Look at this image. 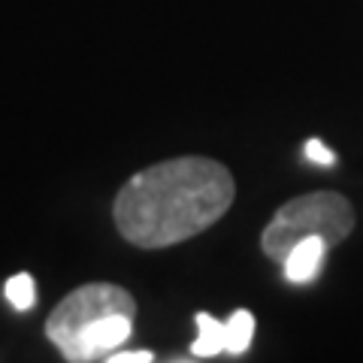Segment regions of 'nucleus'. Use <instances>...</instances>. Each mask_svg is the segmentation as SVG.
Instances as JSON below:
<instances>
[{
	"label": "nucleus",
	"mask_w": 363,
	"mask_h": 363,
	"mask_svg": "<svg viewBox=\"0 0 363 363\" xmlns=\"http://www.w3.org/2000/svg\"><path fill=\"white\" fill-rule=\"evenodd\" d=\"M230 169L212 157H173L136 173L118 191V233L140 248H167L203 233L233 206Z\"/></svg>",
	"instance_id": "1"
},
{
	"label": "nucleus",
	"mask_w": 363,
	"mask_h": 363,
	"mask_svg": "<svg viewBox=\"0 0 363 363\" xmlns=\"http://www.w3.org/2000/svg\"><path fill=\"white\" fill-rule=\"evenodd\" d=\"M191 351H194L197 357H212V354H218V351H224V324L215 321L212 315L200 312L197 315V339H194V345H191Z\"/></svg>",
	"instance_id": "5"
},
{
	"label": "nucleus",
	"mask_w": 363,
	"mask_h": 363,
	"mask_svg": "<svg viewBox=\"0 0 363 363\" xmlns=\"http://www.w3.org/2000/svg\"><path fill=\"white\" fill-rule=\"evenodd\" d=\"M109 363H152L155 354L145 348H136V351H112V354H106Z\"/></svg>",
	"instance_id": "9"
},
{
	"label": "nucleus",
	"mask_w": 363,
	"mask_h": 363,
	"mask_svg": "<svg viewBox=\"0 0 363 363\" xmlns=\"http://www.w3.org/2000/svg\"><path fill=\"white\" fill-rule=\"evenodd\" d=\"M4 294H6V300L13 303L18 312L30 309L33 300H37V288H33V279L28 276V272H18V276L9 279L6 288H4Z\"/></svg>",
	"instance_id": "7"
},
{
	"label": "nucleus",
	"mask_w": 363,
	"mask_h": 363,
	"mask_svg": "<svg viewBox=\"0 0 363 363\" xmlns=\"http://www.w3.org/2000/svg\"><path fill=\"white\" fill-rule=\"evenodd\" d=\"M109 315H136V303L130 294L109 281L82 285L55 306V312L45 321V336L67 360H73L82 336Z\"/></svg>",
	"instance_id": "3"
},
{
	"label": "nucleus",
	"mask_w": 363,
	"mask_h": 363,
	"mask_svg": "<svg viewBox=\"0 0 363 363\" xmlns=\"http://www.w3.org/2000/svg\"><path fill=\"white\" fill-rule=\"evenodd\" d=\"M306 157H309L312 164H318V167H333L336 164V155L327 149L321 140H309V143H306Z\"/></svg>",
	"instance_id": "8"
},
{
	"label": "nucleus",
	"mask_w": 363,
	"mask_h": 363,
	"mask_svg": "<svg viewBox=\"0 0 363 363\" xmlns=\"http://www.w3.org/2000/svg\"><path fill=\"white\" fill-rule=\"evenodd\" d=\"M351 230H354V209H351V203L342 194H333V191H315V194L288 200L272 215L260 242H264V252L269 257L285 260L288 252L300 240L321 236L327 248H330L342 242Z\"/></svg>",
	"instance_id": "2"
},
{
	"label": "nucleus",
	"mask_w": 363,
	"mask_h": 363,
	"mask_svg": "<svg viewBox=\"0 0 363 363\" xmlns=\"http://www.w3.org/2000/svg\"><path fill=\"white\" fill-rule=\"evenodd\" d=\"M252 336H255V318L252 312H233L230 321H224V351L230 354H242V351L252 345Z\"/></svg>",
	"instance_id": "6"
},
{
	"label": "nucleus",
	"mask_w": 363,
	"mask_h": 363,
	"mask_svg": "<svg viewBox=\"0 0 363 363\" xmlns=\"http://www.w3.org/2000/svg\"><path fill=\"white\" fill-rule=\"evenodd\" d=\"M324 252H327V242L321 236H309V240H300L297 245L288 252V257L281 260L285 264V279L288 281H312L321 269V260H324Z\"/></svg>",
	"instance_id": "4"
}]
</instances>
